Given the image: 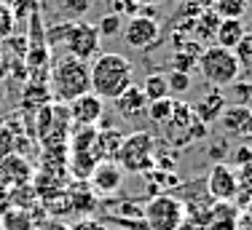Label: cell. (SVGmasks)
I'll use <instances>...</instances> for the list:
<instances>
[{
	"instance_id": "cell-9",
	"label": "cell",
	"mask_w": 252,
	"mask_h": 230,
	"mask_svg": "<svg viewBox=\"0 0 252 230\" xmlns=\"http://www.w3.org/2000/svg\"><path fill=\"white\" fill-rule=\"evenodd\" d=\"M124 177L126 172L118 166L113 158H105V161H97L94 172L89 174V187L94 190V196H113V193L121 190L124 185Z\"/></svg>"
},
{
	"instance_id": "cell-10",
	"label": "cell",
	"mask_w": 252,
	"mask_h": 230,
	"mask_svg": "<svg viewBox=\"0 0 252 230\" xmlns=\"http://www.w3.org/2000/svg\"><path fill=\"white\" fill-rule=\"evenodd\" d=\"M35 177L32 163H30L25 155L11 153L5 158H0V185L3 190H16V187L30 185V179Z\"/></svg>"
},
{
	"instance_id": "cell-17",
	"label": "cell",
	"mask_w": 252,
	"mask_h": 230,
	"mask_svg": "<svg viewBox=\"0 0 252 230\" xmlns=\"http://www.w3.org/2000/svg\"><path fill=\"white\" fill-rule=\"evenodd\" d=\"M97 153L94 150H81V153H70V172H73V177L81 182V179H89V174L94 172V166H97Z\"/></svg>"
},
{
	"instance_id": "cell-38",
	"label": "cell",
	"mask_w": 252,
	"mask_h": 230,
	"mask_svg": "<svg viewBox=\"0 0 252 230\" xmlns=\"http://www.w3.org/2000/svg\"><path fill=\"white\" fill-rule=\"evenodd\" d=\"M0 3H5V5H11V3H14V0H0Z\"/></svg>"
},
{
	"instance_id": "cell-19",
	"label": "cell",
	"mask_w": 252,
	"mask_h": 230,
	"mask_svg": "<svg viewBox=\"0 0 252 230\" xmlns=\"http://www.w3.org/2000/svg\"><path fill=\"white\" fill-rule=\"evenodd\" d=\"M142 94L148 96V102H158L169 96V86H166V75L164 72H151V75L142 81Z\"/></svg>"
},
{
	"instance_id": "cell-33",
	"label": "cell",
	"mask_w": 252,
	"mask_h": 230,
	"mask_svg": "<svg viewBox=\"0 0 252 230\" xmlns=\"http://www.w3.org/2000/svg\"><path fill=\"white\" fill-rule=\"evenodd\" d=\"M73 230H107V228H102V225H97V222H92V220H83V222H78Z\"/></svg>"
},
{
	"instance_id": "cell-37",
	"label": "cell",
	"mask_w": 252,
	"mask_h": 230,
	"mask_svg": "<svg viewBox=\"0 0 252 230\" xmlns=\"http://www.w3.org/2000/svg\"><path fill=\"white\" fill-rule=\"evenodd\" d=\"M247 29H250V35H252V14H250V24H247Z\"/></svg>"
},
{
	"instance_id": "cell-27",
	"label": "cell",
	"mask_w": 252,
	"mask_h": 230,
	"mask_svg": "<svg viewBox=\"0 0 252 230\" xmlns=\"http://www.w3.org/2000/svg\"><path fill=\"white\" fill-rule=\"evenodd\" d=\"M166 86H169V94H185L190 88V72L172 70L169 75H166Z\"/></svg>"
},
{
	"instance_id": "cell-2",
	"label": "cell",
	"mask_w": 252,
	"mask_h": 230,
	"mask_svg": "<svg viewBox=\"0 0 252 230\" xmlns=\"http://www.w3.org/2000/svg\"><path fill=\"white\" fill-rule=\"evenodd\" d=\"M49 91L51 99H57L59 105H70L78 96L92 91V81H89V62L75 57H59L51 62L49 72Z\"/></svg>"
},
{
	"instance_id": "cell-41",
	"label": "cell",
	"mask_w": 252,
	"mask_h": 230,
	"mask_svg": "<svg viewBox=\"0 0 252 230\" xmlns=\"http://www.w3.org/2000/svg\"><path fill=\"white\" fill-rule=\"evenodd\" d=\"M0 230H3V228H0Z\"/></svg>"
},
{
	"instance_id": "cell-1",
	"label": "cell",
	"mask_w": 252,
	"mask_h": 230,
	"mask_svg": "<svg viewBox=\"0 0 252 230\" xmlns=\"http://www.w3.org/2000/svg\"><path fill=\"white\" fill-rule=\"evenodd\" d=\"M89 81L92 94H97L102 102H113L134 83V67L124 54L99 51L89 64Z\"/></svg>"
},
{
	"instance_id": "cell-6",
	"label": "cell",
	"mask_w": 252,
	"mask_h": 230,
	"mask_svg": "<svg viewBox=\"0 0 252 230\" xmlns=\"http://www.w3.org/2000/svg\"><path fill=\"white\" fill-rule=\"evenodd\" d=\"M62 46H64V54H67V57L83 59V62L94 59L102 51V38L97 32V24H89L83 19L81 22H70Z\"/></svg>"
},
{
	"instance_id": "cell-20",
	"label": "cell",
	"mask_w": 252,
	"mask_h": 230,
	"mask_svg": "<svg viewBox=\"0 0 252 230\" xmlns=\"http://www.w3.org/2000/svg\"><path fill=\"white\" fill-rule=\"evenodd\" d=\"M250 0H215L212 11L220 19H244Z\"/></svg>"
},
{
	"instance_id": "cell-3",
	"label": "cell",
	"mask_w": 252,
	"mask_h": 230,
	"mask_svg": "<svg viewBox=\"0 0 252 230\" xmlns=\"http://www.w3.org/2000/svg\"><path fill=\"white\" fill-rule=\"evenodd\" d=\"M116 163L126 174H148L156 169V137L151 131H134L121 139Z\"/></svg>"
},
{
	"instance_id": "cell-16",
	"label": "cell",
	"mask_w": 252,
	"mask_h": 230,
	"mask_svg": "<svg viewBox=\"0 0 252 230\" xmlns=\"http://www.w3.org/2000/svg\"><path fill=\"white\" fill-rule=\"evenodd\" d=\"M225 110V102H223V94L220 91H212V94H207L204 99L199 102V105L193 107V113H196V118L204 120V123H212V120H218L220 118V113Z\"/></svg>"
},
{
	"instance_id": "cell-14",
	"label": "cell",
	"mask_w": 252,
	"mask_h": 230,
	"mask_svg": "<svg viewBox=\"0 0 252 230\" xmlns=\"http://www.w3.org/2000/svg\"><path fill=\"white\" fill-rule=\"evenodd\" d=\"M113 105H116V110H118L121 118H140V115L148 113V105H151V102H148V96L142 94L140 86L131 83L118 99H113Z\"/></svg>"
},
{
	"instance_id": "cell-28",
	"label": "cell",
	"mask_w": 252,
	"mask_h": 230,
	"mask_svg": "<svg viewBox=\"0 0 252 230\" xmlns=\"http://www.w3.org/2000/svg\"><path fill=\"white\" fill-rule=\"evenodd\" d=\"M110 14H118V16H124V14H129V16H134V14H140V5L134 3V0H110Z\"/></svg>"
},
{
	"instance_id": "cell-24",
	"label": "cell",
	"mask_w": 252,
	"mask_h": 230,
	"mask_svg": "<svg viewBox=\"0 0 252 230\" xmlns=\"http://www.w3.org/2000/svg\"><path fill=\"white\" fill-rule=\"evenodd\" d=\"M57 3L70 16V22H81L89 14V8H92V0H57Z\"/></svg>"
},
{
	"instance_id": "cell-32",
	"label": "cell",
	"mask_w": 252,
	"mask_h": 230,
	"mask_svg": "<svg viewBox=\"0 0 252 230\" xmlns=\"http://www.w3.org/2000/svg\"><path fill=\"white\" fill-rule=\"evenodd\" d=\"M236 230H252V209H247V211H242V214H239Z\"/></svg>"
},
{
	"instance_id": "cell-23",
	"label": "cell",
	"mask_w": 252,
	"mask_h": 230,
	"mask_svg": "<svg viewBox=\"0 0 252 230\" xmlns=\"http://www.w3.org/2000/svg\"><path fill=\"white\" fill-rule=\"evenodd\" d=\"M121 29H124V16H118V14H105L97 22L99 38H118V35H121Z\"/></svg>"
},
{
	"instance_id": "cell-8",
	"label": "cell",
	"mask_w": 252,
	"mask_h": 230,
	"mask_svg": "<svg viewBox=\"0 0 252 230\" xmlns=\"http://www.w3.org/2000/svg\"><path fill=\"white\" fill-rule=\"evenodd\" d=\"M239 187H242L239 174L223 161L209 169L207 182H204V190H207V196L212 198V201H233V198L239 196Z\"/></svg>"
},
{
	"instance_id": "cell-15",
	"label": "cell",
	"mask_w": 252,
	"mask_h": 230,
	"mask_svg": "<svg viewBox=\"0 0 252 230\" xmlns=\"http://www.w3.org/2000/svg\"><path fill=\"white\" fill-rule=\"evenodd\" d=\"M244 35H247L244 19H220L218 29H215V46L233 51V48L244 40Z\"/></svg>"
},
{
	"instance_id": "cell-22",
	"label": "cell",
	"mask_w": 252,
	"mask_h": 230,
	"mask_svg": "<svg viewBox=\"0 0 252 230\" xmlns=\"http://www.w3.org/2000/svg\"><path fill=\"white\" fill-rule=\"evenodd\" d=\"M218 24H220V16L215 14L212 8L209 11H201L199 16H196V35L199 38H215V29H218Z\"/></svg>"
},
{
	"instance_id": "cell-30",
	"label": "cell",
	"mask_w": 252,
	"mask_h": 230,
	"mask_svg": "<svg viewBox=\"0 0 252 230\" xmlns=\"http://www.w3.org/2000/svg\"><path fill=\"white\" fill-rule=\"evenodd\" d=\"M233 54H236V59H239V62H250V59H252V35H250V32L244 35V40H242V43H239L236 48H233Z\"/></svg>"
},
{
	"instance_id": "cell-29",
	"label": "cell",
	"mask_w": 252,
	"mask_h": 230,
	"mask_svg": "<svg viewBox=\"0 0 252 230\" xmlns=\"http://www.w3.org/2000/svg\"><path fill=\"white\" fill-rule=\"evenodd\" d=\"M32 230H73V225H67L64 220H57V217H46V220L35 222Z\"/></svg>"
},
{
	"instance_id": "cell-25",
	"label": "cell",
	"mask_w": 252,
	"mask_h": 230,
	"mask_svg": "<svg viewBox=\"0 0 252 230\" xmlns=\"http://www.w3.org/2000/svg\"><path fill=\"white\" fill-rule=\"evenodd\" d=\"M14 32H16V19H14V11H11V5L0 3V43H3V40H8Z\"/></svg>"
},
{
	"instance_id": "cell-31",
	"label": "cell",
	"mask_w": 252,
	"mask_h": 230,
	"mask_svg": "<svg viewBox=\"0 0 252 230\" xmlns=\"http://www.w3.org/2000/svg\"><path fill=\"white\" fill-rule=\"evenodd\" d=\"M236 163L239 166H250L252 163V150L250 147H239L236 150Z\"/></svg>"
},
{
	"instance_id": "cell-39",
	"label": "cell",
	"mask_w": 252,
	"mask_h": 230,
	"mask_svg": "<svg viewBox=\"0 0 252 230\" xmlns=\"http://www.w3.org/2000/svg\"><path fill=\"white\" fill-rule=\"evenodd\" d=\"M0 115H3V105H0Z\"/></svg>"
},
{
	"instance_id": "cell-35",
	"label": "cell",
	"mask_w": 252,
	"mask_h": 230,
	"mask_svg": "<svg viewBox=\"0 0 252 230\" xmlns=\"http://www.w3.org/2000/svg\"><path fill=\"white\" fill-rule=\"evenodd\" d=\"M140 8H145V5H156V3H161V0H134Z\"/></svg>"
},
{
	"instance_id": "cell-13",
	"label": "cell",
	"mask_w": 252,
	"mask_h": 230,
	"mask_svg": "<svg viewBox=\"0 0 252 230\" xmlns=\"http://www.w3.org/2000/svg\"><path fill=\"white\" fill-rule=\"evenodd\" d=\"M220 126L228 131V134H236V137H252V110L250 107H242V105H233V107H225L220 113Z\"/></svg>"
},
{
	"instance_id": "cell-21",
	"label": "cell",
	"mask_w": 252,
	"mask_h": 230,
	"mask_svg": "<svg viewBox=\"0 0 252 230\" xmlns=\"http://www.w3.org/2000/svg\"><path fill=\"white\" fill-rule=\"evenodd\" d=\"M172 110H175V99H158V102H151L148 105V118L153 120L156 126H166L172 118Z\"/></svg>"
},
{
	"instance_id": "cell-36",
	"label": "cell",
	"mask_w": 252,
	"mask_h": 230,
	"mask_svg": "<svg viewBox=\"0 0 252 230\" xmlns=\"http://www.w3.org/2000/svg\"><path fill=\"white\" fill-rule=\"evenodd\" d=\"M5 75V59H3V48H0V78Z\"/></svg>"
},
{
	"instance_id": "cell-12",
	"label": "cell",
	"mask_w": 252,
	"mask_h": 230,
	"mask_svg": "<svg viewBox=\"0 0 252 230\" xmlns=\"http://www.w3.org/2000/svg\"><path fill=\"white\" fill-rule=\"evenodd\" d=\"M242 209L233 201H212L204 220V230H236Z\"/></svg>"
},
{
	"instance_id": "cell-18",
	"label": "cell",
	"mask_w": 252,
	"mask_h": 230,
	"mask_svg": "<svg viewBox=\"0 0 252 230\" xmlns=\"http://www.w3.org/2000/svg\"><path fill=\"white\" fill-rule=\"evenodd\" d=\"M0 228L3 230H32L35 220L27 209L16 206V209H5L3 217H0Z\"/></svg>"
},
{
	"instance_id": "cell-26",
	"label": "cell",
	"mask_w": 252,
	"mask_h": 230,
	"mask_svg": "<svg viewBox=\"0 0 252 230\" xmlns=\"http://www.w3.org/2000/svg\"><path fill=\"white\" fill-rule=\"evenodd\" d=\"M11 153H16V131L0 120V158H5Z\"/></svg>"
},
{
	"instance_id": "cell-7",
	"label": "cell",
	"mask_w": 252,
	"mask_h": 230,
	"mask_svg": "<svg viewBox=\"0 0 252 230\" xmlns=\"http://www.w3.org/2000/svg\"><path fill=\"white\" fill-rule=\"evenodd\" d=\"M158 35H161L158 19L145 14L129 16V22H124V29H121V38L126 40V46L137 48V51H145L153 43H158Z\"/></svg>"
},
{
	"instance_id": "cell-5",
	"label": "cell",
	"mask_w": 252,
	"mask_h": 230,
	"mask_svg": "<svg viewBox=\"0 0 252 230\" xmlns=\"http://www.w3.org/2000/svg\"><path fill=\"white\" fill-rule=\"evenodd\" d=\"M185 203L169 193H158L142 206V230H183Z\"/></svg>"
},
{
	"instance_id": "cell-40",
	"label": "cell",
	"mask_w": 252,
	"mask_h": 230,
	"mask_svg": "<svg viewBox=\"0 0 252 230\" xmlns=\"http://www.w3.org/2000/svg\"><path fill=\"white\" fill-rule=\"evenodd\" d=\"M107 3H110V0H107Z\"/></svg>"
},
{
	"instance_id": "cell-4",
	"label": "cell",
	"mask_w": 252,
	"mask_h": 230,
	"mask_svg": "<svg viewBox=\"0 0 252 230\" xmlns=\"http://www.w3.org/2000/svg\"><path fill=\"white\" fill-rule=\"evenodd\" d=\"M196 64H199L204 81L218 88L236 83V78L242 75V62L236 59V54L228 51V48H220V46H207L199 54Z\"/></svg>"
},
{
	"instance_id": "cell-34",
	"label": "cell",
	"mask_w": 252,
	"mask_h": 230,
	"mask_svg": "<svg viewBox=\"0 0 252 230\" xmlns=\"http://www.w3.org/2000/svg\"><path fill=\"white\" fill-rule=\"evenodd\" d=\"M190 5H193V8H199V11H209L215 5V0H190Z\"/></svg>"
},
{
	"instance_id": "cell-11",
	"label": "cell",
	"mask_w": 252,
	"mask_h": 230,
	"mask_svg": "<svg viewBox=\"0 0 252 230\" xmlns=\"http://www.w3.org/2000/svg\"><path fill=\"white\" fill-rule=\"evenodd\" d=\"M70 120H75V126H99L102 115H105V102L97 94H83L67 105Z\"/></svg>"
}]
</instances>
